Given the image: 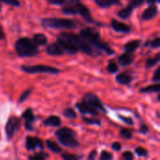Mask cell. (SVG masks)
<instances>
[{"label": "cell", "mask_w": 160, "mask_h": 160, "mask_svg": "<svg viewBox=\"0 0 160 160\" xmlns=\"http://www.w3.org/2000/svg\"><path fill=\"white\" fill-rule=\"evenodd\" d=\"M79 35L82 36L99 53H101V52H104L108 55H112L114 53V51L107 43L101 40L100 35L97 30L91 27H85L80 31Z\"/></svg>", "instance_id": "obj_1"}, {"label": "cell", "mask_w": 160, "mask_h": 160, "mask_svg": "<svg viewBox=\"0 0 160 160\" xmlns=\"http://www.w3.org/2000/svg\"><path fill=\"white\" fill-rule=\"evenodd\" d=\"M62 12L66 15H80L87 23H94L89 8L81 0H65Z\"/></svg>", "instance_id": "obj_2"}, {"label": "cell", "mask_w": 160, "mask_h": 160, "mask_svg": "<svg viewBox=\"0 0 160 160\" xmlns=\"http://www.w3.org/2000/svg\"><path fill=\"white\" fill-rule=\"evenodd\" d=\"M65 40H67L74 49L77 50V52H82L83 53H86L88 55H95L99 54L98 51H96L82 36L76 35L73 33L68 32H63L58 35Z\"/></svg>", "instance_id": "obj_3"}, {"label": "cell", "mask_w": 160, "mask_h": 160, "mask_svg": "<svg viewBox=\"0 0 160 160\" xmlns=\"http://www.w3.org/2000/svg\"><path fill=\"white\" fill-rule=\"evenodd\" d=\"M15 52L20 57H31L38 53V46L29 38H20L15 42Z\"/></svg>", "instance_id": "obj_4"}, {"label": "cell", "mask_w": 160, "mask_h": 160, "mask_svg": "<svg viewBox=\"0 0 160 160\" xmlns=\"http://www.w3.org/2000/svg\"><path fill=\"white\" fill-rule=\"evenodd\" d=\"M76 132L69 128H61L55 132V137L59 141V142L69 148H77L80 146V142L76 140Z\"/></svg>", "instance_id": "obj_5"}, {"label": "cell", "mask_w": 160, "mask_h": 160, "mask_svg": "<svg viewBox=\"0 0 160 160\" xmlns=\"http://www.w3.org/2000/svg\"><path fill=\"white\" fill-rule=\"evenodd\" d=\"M40 24L43 27L52 28V29H75L77 23L71 19L64 18H42Z\"/></svg>", "instance_id": "obj_6"}, {"label": "cell", "mask_w": 160, "mask_h": 160, "mask_svg": "<svg viewBox=\"0 0 160 160\" xmlns=\"http://www.w3.org/2000/svg\"><path fill=\"white\" fill-rule=\"evenodd\" d=\"M21 69L25 73L37 74V73H49V74H58L61 70L57 68L45 66V65H34V66H22Z\"/></svg>", "instance_id": "obj_7"}, {"label": "cell", "mask_w": 160, "mask_h": 160, "mask_svg": "<svg viewBox=\"0 0 160 160\" xmlns=\"http://www.w3.org/2000/svg\"><path fill=\"white\" fill-rule=\"evenodd\" d=\"M82 101L84 103H86L88 106H90L91 108L95 109L96 111L107 113V110L105 109L104 105L102 104L101 100L99 99V98L97 95H95L93 93H86L83 96Z\"/></svg>", "instance_id": "obj_8"}, {"label": "cell", "mask_w": 160, "mask_h": 160, "mask_svg": "<svg viewBox=\"0 0 160 160\" xmlns=\"http://www.w3.org/2000/svg\"><path fill=\"white\" fill-rule=\"evenodd\" d=\"M21 127V119L18 118L17 116H10L6 124L5 127V132L7 135L8 140H11L16 132L17 129H19Z\"/></svg>", "instance_id": "obj_9"}, {"label": "cell", "mask_w": 160, "mask_h": 160, "mask_svg": "<svg viewBox=\"0 0 160 160\" xmlns=\"http://www.w3.org/2000/svg\"><path fill=\"white\" fill-rule=\"evenodd\" d=\"M144 2H145V0H131V1L129 2V4H128L127 7L123 8L121 10H119L117 14H118V16H119L121 19L127 20V19H128L129 16L132 14L133 10H134L136 8H138V7H140L141 5H142Z\"/></svg>", "instance_id": "obj_10"}, {"label": "cell", "mask_w": 160, "mask_h": 160, "mask_svg": "<svg viewBox=\"0 0 160 160\" xmlns=\"http://www.w3.org/2000/svg\"><path fill=\"white\" fill-rule=\"evenodd\" d=\"M25 147L27 151H34L37 148L43 149V142L38 137L27 136L25 140Z\"/></svg>", "instance_id": "obj_11"}, {"label": "cell", "mask_w": 160, "mask_h": 160, "mask_svg": "<svg viewBox=\"0 0 160 160\" xmlns=\"http://www.w3.org/2000/svg\"><path fill=\"white\" fill-rule=\"evenodd\" d=\"M22 118L24 119V121H25V123H24L25 129L27 131H33V129H34L33 124H34L36 118H35V115H34V112H33L32 109L25 110L22 114Z\"/></svg>", "instance_id": "obj_12"}, {"label": "cell", "mask_w": 160, "mask_h": 160, "mask_svg": "<svg viewBox=\"0 0 160 160\" xmlns=\"http://www.w3.org/2000/svg\"><path fill=\"white\" fill-rule=\"evenodd\" d=\"M111 26L112 28L115 31V32H118V33H123V34H128L130 31H131V27L122 22H119L115 19H112V22H111Z\"/></svg>", "instance_id": "obj_13"}, {"label": "cell", "mask_w": 160, "mask_h": 160, "mask_svg": "<svg viewBox=\"0 0 160 160\" xmlns=\"http://www.w3.org/2000/svg\"><path fill=\"white\" fill-rule=\"evenodd\" d=\"M75 107H76V108L78 109V111H79L82 114H83V115H86V114H90V115H92V116H97V115H98V111H96L95 109L91 108L90 106H88V105H87L86 103H84L83 101H81V102L76 103Z\"/></svg>", "instance_id": "obj_14"}, {"label": "cell", "mask_w": 160, "mask_h": 160, "mask_svg": "<svg viewBox=\"0 0 160 160\" xmlns=\"http://www.w3.org/2000/svg\"><path fill=\"white\" fill-rule=\"evenodd\" d=\"M158 13V6H156L155 4L150 5L146 9H144V11L142 14V19L143 21H148L151 20L153 18H155Z\"/></svg>", "instance_id": "obj_15"}, {"label": "cell", "mask_w": 160, "mask_h": 160, "mask_svg": "<svg viewBox=\"0 0 160 160\" xmlns=\"http://www.w3.org/2000/svg\"><path fill=\"white\" fill-rule=\"evenodd\" d=\"M46 52H47L49 55H53V56H59V55L65 54V52H64L62 47H61L57 42L49 44V45L46 47Z\"/></svg>", "instance_id": "obj_16"}, {"label": "cell", "mask_w": 160, "mask_h": 160, "mask_svg": "<svg viewBox=\"0 0 160 160\" xmlns=\"http://www.w3.org/2000/svg\"><path fill=\"white\" fill-rule=\"evenodd\" d=\"M115 81L117 83L122 84V85H128L133 81V76L129 71H125L120 74H118L115 77Z\"/></svg>", "instance_id": "obj_17"}, {"label": "cell", "mask_w": 160, "mask_h": 160, "mask_svg": "<svg viewBox=\"0 0 160 160\" xmlns=\"http://www.w3.org/2000/svg\"><path fill=\"white\" fill-rule=\"evenodd\" d=\"M134 59H135L134 54H133V52H126L118 56V62L123 67L132 64Z\"/></svg>", "instance_id": "obj_18"}, {"label": "cell", "mask_w": 160, "mask_h": 160, "mask_svg": "<svg viewBox=\"0 0 160 160\" xmlns=\"http://www.w3.org/2000/svg\"><path fill=\"white\" fill-rule=\"evenodd\" d=\"M95 2H96L97 6L100 8H107L112 6L122 4L120 0H95Z\"/></svg>", "instance_id": "obj_19"}, {"label": "cell", "mask_w": 160, "mask_h": 160, "mask_svg": "<svg viewBox=\"0 0 160 160\" xmlns=\"http://www.w3.org/2000/svg\"><path fill=\"white\" fill-rule=\"evenodd\" d=\"M45 127H59L61 126V119L56 115H51L43 121Z\"/></svg>", "instance_id": "obj_20"}, {"label": "cell", "mask_w": 160, "mask_h": 160, "mask_svg": "<svg viewBox=\"0 0 160 160\" xmlns=\"http://www.w3.org/2000/svg\"><path fill=\"white\" fill-rule=\"evenodd\" d=\"M141 39H134L131 41H128V43L125 44L124 48L126 50V52H134L140 46H141Z\"/></svg>", "instance_id": "obj_21"}, {"label": "cell", "mask_w": 160, "mask_h": 160, "mask_svg": "<svg viewBox=\"0 0 160 160\" xmlns=\"http://www.w3.org/2000/svg\"><path fill=\"white\" fill-rule=\"evenodd\" d=\"M160 84L159 82H155L154 84H150L146 87H143L140 90L141 93L143 94H151V93H159Z\"/></svg>", "instance_id": "obj_22"}, {"label": "cell", "mask_w": 160, "mask_h": 160, "mask_svg": "<svg viewBox=\"0 0 160 160\" xmlns=\"http://www.w3.org/2000/svg\"><path fill=\"white\" fill-rule=\"evenodd\" d=\"M32 39H33V41L36 43V45H38V46H44V45H46L47 42H48L47 37H46L44 34H40V33L35 34V35L33 36Z\"/></svg>", "instance_id": "obj_23"}, {"label": "cell", "mask_w": 160, "mask_h": 160, "mask_svg": "<svg viewBox=\"0 0 160 160\" xmlns=\"http://www.w3.org/2000/svg\"><path fill=\"white\" fill-rule=\"evenodd\" d=\"M160 60V53H157L154 57H150V58H147L145 60V68L148 69V68H153L154 66H156L157 64L159 63Z\"/></svg>", "instance_id": "obj_24"}, {"label": "cell", "mask_w": 160, "mask_h": 160, "mask_svg": "<svg viewBox=\"0 0 160 160\" xmlns=\"http://www.w3.org/2000/svg\"><path fill=\"white\" fill-rule=\"evenodd\" d=\"M46 145L48 147V149L50 151H52V153H55V154H59L62 152V148L55 142H52L51 140H47L46 141Z\"/></svg>", "instance_id": "obj_25"}, {"label": "cell", "mask_w": 160, "mask_h": 160, "mask_svg": "<svg viewBox=\"0 0 160 160\" xmlns=\"http://www.w3.org/2000/svg\"><path fill=\"white\" fill-rule=\"evenodd\" d=\"M107 70L110 74H114L118 71V65L115 61L111 60L107 66Z\"/></svg>", "instance_id": "obj_26"}, {"label": "cell", "mask_w": 160, "mask_h": 160, "mask_svg": "<svg viewBox=\"0 0 160 160\" xmlns=\"http://www.w3.org/2000/svg\"><path fill=\"white\" fill-rule=\"evenodd\" d=\"M63 115L67 118H69V119H75L77 118V113L76 112L72 109V108H67L64 110L63 112Z\"/></svg>", "instance_id": "obj_27"}, {"label": "cell", "mask_w": 160, "mask_h": 160, "mask_svg": "<svg viewBox=\"0 0 160 160\" xmlns=\"http://www.w3.org/2000/svg\"><path fill=\"white\" fill-rule=\"evenodd\" d=\"M32 92H33V88H32V87L26 89V90H25L23 93H22V95L20 96L19 100H18V103H22L23 101H25V100L30 97V95L32 94Z\"/></svg>", "instance_id": "obj_28"}, {"label": "cell", "mask_w": 160, "mask_h": 160, "mask_svg": "<svg viewBox=\"0 0 160 160\" xmlns=\"http://www.w3.org/2000/svg\"><path fill=\"white\" fill-rule=\"evenodd\" d=\"M49 158L48 154L43 153V152H41V153L39 152V153H36V154L30 156L28 158L30 160H44L46 159V158Z\"/></svg>", "instance_id": "obj_29"}, {"label": "cell", "mask_w": 160, "mask_h": 160, "mask_svg": "<svg viewBox=\"0 0 160 160\" xmlns=\"http://www.w3.org/2000/svg\"><path fill=\"white\" fill-rule=\"evenodd\" d=\"M120 136L124 139H127V140H130L132 139L133 137V134H132V131L128 129V128H122L120 130Z\"/></svg>", "instance_id": "obj_30"}, {"label": "cell", "mask_w": 160, "mask_h": 160, "mask_svg": "<svg viewBox=\"0 0 160 160\" xmlns=\"http://www.w3.org/2000/svg\"><path fill=\"white\" fill-rule=\"evenodd\" d=\"M82 121L87 124V125H95V126H100L101 122L98 119H95V118H86V117H82Z\"/></svg>", "instance_id": "obj_31"}, {"label": "cell", "mask_w": 160, "mask_h": 160, "mask_svg": "<svg viewBox=\"0 0 160 160\" xmlns=\"http://www.w3.org/2000/svg\"><path fill=\"white\" fill-rule=\"evenodd\" d=\"M135 154L138 156V157H141V158H145L148 156V151L143 148V147H137L135 149Z\"/></svg>", "instance_id": "obj_32"}, {"label": "cell", "mask_w": 160, "mask_h": 160, "mask_svg": "<svg viewBox=\"0 0 160 160\" xmlns=\"http://www.w3.org/2000/svg\"><path fill=\"white\" fill-rule=\"evenodd\" d=\"M145 46H150L153 49H158L160 47V38H155L153 40H150L149 42H147L145 44Z\"/></svg>", "instance_id": "obj_33"}, {"label": "cell", "mask_w": 160, "mask_h": 160, "mask_svg": "<svg viewBox=\"0 0 160 160\" xmlns=\"http://www.w3.org/2000/svg\"><path fill=\"white\" fill-rule=\"evenodd\" d=\"M61 157L65 160H78L82 158V157H79L77 155H72V154H63Z\"/></svg>", "instance_id": "obj_34"}, {"label": "cell", "mask_w": 160, "mask_h": 160, "mask_svg": "<svg viewBox=\"0 0 160 160\" xmlns=\"http://www.w3.org/2000/svg\"><path fill=\"white\" fill-rule=\"evenodd\" d=\"M0 2H3L4 4H7L11 7H20V1L19 0H0Z\"/></svg>", "instance_id": "obj_35"}, {"label": "cell", "mask_w": 160, "mask_h": 160, "mask_svg": "<svg viewBox=\"0 0 160 160\" xmlns=\"http://www.w3.org/2000/svg\"><path fill=\"white\" fill-rule=\"evenodd\" d=\"M112 158H113V156H112L111 153H109V152H107V151H102V153H101V155H100V159L110 160L112 159Z\"/></svg>", "instance_id": "obj_36"}, {"label": "cell", "mask_w": 160, "mask_h": 160, "mask_svg": "<svg viewBox=\"0 0 160 160\" xmlns=\"http://www.w3.org/2000/svg\"><path fill=\"white\" fill-rule=\"evenodd\" d=\"M152 81H153V82H160V68H158L155 70V73L152 77Z\"/></svg>", "instance_id": "obj_37"}, {"label": "cell", "mask_w": 160, "mask_h": 160, "mask_svg": "<svg viewBox=\"0 0 160 160\" xmlns=\"http://www.w3.org/2000/svg\"><path fill=\"white\" fill-rule=\"evenodd\" d=\"M122 157L127 160H132L134 158V155H133V153L130 152V151H126V152H124V153L122 154Z\"/></svg>", "instance_id": "obj_38"}, {"label": "cell", "mask_w": 160, "mask_h": 160, "mask_svg": "<svg viewBox=\"0 0 160 160\" xmlns=\"http://www.w3.org/2000/svg\"><path fill=\"white\" fill-rule=\"evenodd\" d=\"M112 150H114L115 152H119V151H121V149H122V145H121L120 142H113V143L112 144Z\"/></svg>", "instance_id": "obj_39"}, {"label": "cell", "mask_w": 160, "mask_h": 160, "mask_svg": "<svg viewBox=\"0 0 160 160\" xmlns=\"http://www.w3.org/2000/svg\"><path fill=\"white\" fill-rule=\"evenodd\" d=\"M119 118H120L122 121H124L126 124H128V125H131V126H132V125L134 124V123H133V120H132L130 117H125V116H120V115H119Z\"/></svg>", "instance_id": "obj_40"}, {"label": "cell", "mask_w": 160, "mask_h": 160, "mask_svg": "<svg viewBox=\"0 0 160 160\" xmlns=\"http://www.w3.org/2000/svg\"><path fill=\"white\" fill-rule=\"evenodd\" d=\"M47 2L49 4L52 5H58V6H62L65 2V0H47Z\"/></svg>", "instance_id": "obj_41"}, {"label": "cell", "mask_w": 160, "mask_h": 160, "mask_svg": "<svg viewBox=\"0 0 160 160\" xmlns=\"http://www.w3.org/2000/svg\"><path fill=\"white\" fill-rule=\"evenodd\" d=\"M148 131H149V128L146 125H142L140 127V132L142 134H146V133H148Z\"/></svg>", "instance_id": "obj_42"}, {"label": "cell", "mask_w": 160, "mask_h": 160, "mask_svg": "<svg viewBox=\"0 0 160 160\" xmlns=\"http://www.w3.org/2000/svg\"><path fill=\"white\" fill-rule=\"evenodd\" d=\"M96 156H97V150H94V151H92L91 153H90V155L88 156V159L92 160V159H95L96 158Z\"/></svg>", "instance_id": "obj_43"}, {"label": "cell", "mask_w": 160, "mask_h": 160, "mask_svg": "<svg viewBox=\"0 0 160 160\" xmlns=\"http://www.w3.org/2000/svg\"><path fill=\"white\" fill-rule=\"evenodd\" d=\"M5 39V34H4V30H3V27L0 23V40H3Z\"/></svg>", "instance_id": "obj_44"}, {"label": "cell", "mask_w": 160, "mask_h": 160, "mask_svg": "<svg viewBox=\"0 0 160 160\" xmlns=\"http://www.w3.org/2000/svg\"><path fill=\"white\" fill-rule=\"evenodd\" d=\"M145 1H146V3L149 4V5H153V4H156V3L159 2V0H145Z\"/></svg>", "instance_id": "obj_45"}, {"label": "cell", "mask_w": 160, "mask_h": 160, "mask_svg": "<svg viewBox=\"0 0 160 160\" xmlns=\"http://www.w3.org/2000/svg\"><path fill=\"white\" fill-rule=\"evenodd\" d=\"M0 10H1V4H0Z\"/></svg>", "instance_id": "obj_46"}]
</instances>
